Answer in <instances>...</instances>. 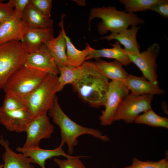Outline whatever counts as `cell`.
<instances>
[{
    "label": "cell",
    "instance_id": "6da1fadb",
    "mask_svg": "<svg viewBox=\"0 0 168 168\" xmlns=\"http://www.w3.org/2000/svg\"><path fill=\"white\" fill-rule=\"evenodd\" d=\"M49 115L53 122L59 128L61 142L68 145L69 155L72 154L74 147L78 144L77 138L85 134L92 135L104 142H109L110 138L99 130L83 126L71 119L63 112L56 96L52 108L49 110Z\"/></svg>",
    "mask_w": 168,
    "mask_h": 168
},
{
    "label": "cell",
    "instance_id": "7a4b0ae2",
    "mask_svg": "<svg viewBox=\"0 0 168 168\" xmlns=\"http://www.w3.org/2000/svg\"><path fill=\"white\" fill-rule=\"evenodd\" d=\"M109 79L93 66L71 85L80 97L90 106H104L108 90Z\"/></svg>",
    "mask_w": 168,
    "mask_h": 168
},
{
    "label": "cell",
    "instance_id": "3957f363",
    "mask_svg": "<svg viewBox=\"0 0 168 168\" xmlns=\"http://www.w3.org/2000/svg\"><path fill=\"white\" fill-rule=\"evenodd\" d=\"M95 18L101 21L98 24L99 33L104 35L109 31L115 34L128 28L130 26H138L144 22V20L133 13L118 10L114 7H94L90 11L88 21Z\"/></svg>",
    "mask_w": 168,
    "mask_h": 168
},
{
    "label": "cell",
    "instance_id": "277c9868",
    "mask_svg": "<svg viewBox=\"0 0 168 168\" xmlns=\"http://www.w3.org/2000/svg\"><path fill=\"white\" fill-rule=\"evenodd\" d=\"M58 84V77L49 74L36 88L22 98L33 119L47 114L52 108Z\"/></svg>",
    "mask_w": 168,
    "mask_h": 168
},
{
    "label": "cell",
    "instance_id": "5b68a950",
    "mask_svg": "<svg viewBox=\"0 0 168 168\" xmlns=\"http://www.w3.org/2000/svg\"><path fill=\"white\" fill-rule=\"evenodd\" d=\"M28 54L22 41H12L0 45V89L14 72L25 65Z\"/></svg>",
    "mask_w": 168,
    "mask_h": 168
},
{
    "label": "cell",
    "instance_id": "8992f818",
    "mask_svg": "<svg viewBox=\"0 0 168 168\" xmlns=\"http://www.w3.org/2000/svg\"><path fill=\"white\" fill-rule=\"evenodd\" d=\"M48 75L24 66L9 77L2 89L5 94H12L22 99L36 88Z\"/></svg>",
    "mask_w": 168,
    "mask_h": 168
},
{
    "label": "cell",
    "instance_id": "52a82bcc",
    "mask_svg": "<svg viewBox=\"0 0 168 168\" xmlns=\"http://www.w3.org/2000/svg\"><path fill=\"white\" fill-rule=\"evenodd\" d=\"M153 96L151 94L137 96L129 93L117 109L114 122L122 120L127 124L134 123L141 113L152 109Z\"/></svg>",
    "mask_w": 168,
    "mask_h": 168
},
{
    "label": "cell",
    "instance_id": "ba28073f",
    "mask_svg": "<svg viewBox=\"0 0 168 168\" xmlns=\"http://www.w3.org/2000/svg\"><path fill=\"white\" fill-rule=\"evenodd\" d=\"M129 91L124 81L114 80L109 82L105 109L99 117L101 125L106 126L112 124L117 109Z\"/></svg>",
    "mask_w": 168,
    "mask_h": 168
},
{
    "label": "cell",
    "instance_id": "9c48e42d",
    "mask_svg": "<svg viewBox=\"0 0 168 168\" xmlns=\"http://www.w3.org/2000/svg\"><path fill=\"white\" fill-rule=\"evenodd\" d=\"M160 51L159 45L156 43L153 44L141 53H134L125 50L131 62L139 68L142 76L155 85H158L156 61Z\"/></svg>",
    "mask_w": 168,
    "mask_h": 168
},
{
    "label": "cell",
    "instance_id": "30bf717a",
    "mask_svg": "<svg viewBox=\"0 0 168 168\" xmlns=\"http://www.w3.org/2000/svg\"><path fill=\"white\" fill-rule=\"evenodd\" d=\"M54 129V127L47 114L33 119L25 131L26 138L23 147L39 146L40 140L51 137Z\"/></svg>",
    "mask_w": 168,
    "mask_h": 168
},
{
    "label": "cell",
    "instance_id": "8fae6325",
    "mask_svg": "<svg viewBox=\"0 0 168 168\" xmlns=\"http://www.w3.org/2000/svg\"><path fill=\"white\" fill-rule=\"evenodd\" d=\"M25 66L48 74H59L54 58L44 44L37 51L28 54Z\"/></svg>",
    "mask_w": 168,
    "mask_h": 168
},
{
    "label": "cell",
    "instance_id": "7c38bea8",
    "mask_svg": "<svg viewBox=\"0 0 168 168\" xmlns=\"http://www.w3.org/2000/svg\"><path fill=\"white\" fill-rule=\"evenodd\" d=\"M33 118L26 109L7 110L0 107V123L11 132H25Z\"/></svg>",
    "mask_w": 168,
    "mask_h": 168
},
{
    "label": "cell",
    "instance_id": "4fadbf2b",
    "mask_svg": "<svg viewBox=\"0 0 168 168\" xmlns=\"http://www.w3.org/2000/svg\"><path fill=\"white\" fill-rule=\"evenodd\" d=\"M64 144L61 142L60 145L53 149H45L39 146L24 147H18L16 150L25 156L29 157L32 163H35L40 166L41 168H46L45 162L47 160L54 157L62 156L66 158H72L75 157L67 154L63 149Z\"/></svg>",
    "mask_w": 168,
    "mask_h": 168
},
{
    "label": "cell",
    "instance_id": "5bb4252c",
    "mask_svg": "<svg viewBox=\"0 0 168 168\" xmlns=\"http://www.w3.org/2000/svg\"><path fill=\"white\" fill-rule=\"evenodd\" d=\"M28 28L14 12L12 17L0 24V45L12 41H22Z\"/></svg>",
    "mask_w": 168,
    "mask_h": 168
},
{
    "label": "cell",
    "instance_id": "9a60e30c",
    "mask_svg": "<svg viewBox=\"0 0 168 168\" xmlns=\"http://www.w3.org/2000/svg\"><path fill=\"white\" fill-rule=\"evenodd\" d=\"M64 14L61 16L59 25L61 28L59 34L44 44L53 57L58 67L68 66L66 53V42L64 35L63 19Z\"/></svg>",
    "mask_w": 168,
    "mask_h": 168
},
{
    "label": "cell",
    "instance_id": "2e32d148",
    "mask_svg": "<svg viewBox=\"0 0 168 168\" xmlns=\"http://www.w3.org/2000/svg\"><path fill=\"white\" fill-rule=\"evenodd\" d=\"M131 93L139 96L146 94L162 95L164 91L158 85H155L143 76L138 77L129 74L124 81Z\"/></svg>",
    "mask_w": 168,
    "mask_h": 168
},
{
    "label": "cell",
    "instance_id": "e0dca14e",
    "mask_svg": "<svg viewBox=\"0 0 168 168\" xmlns=\"http://www.w3.org/2000/svg\"><path fill=\"white\" fill-rule=\"evenodd\" d=\"M54 37L53 28L43 29L28 28L22 42L25 44L28 54L37 51L42 45Z\"/></svg>",
    "mask_w": 168,
    "mask_h": 168
},
{
    "label": "cell",
    "instance_id": "ac0fdd59",
    "mask_svg": "<svg viewBox=\"0 0 168 168\" xmlns=\"http://www.w3.org/2000/svg\"><path fill=\"white\" fill-rule=\"evenodd\" d=\"M140 27L138 26H132L130 29L127 28L115 34H110L96 41L106 40L108 41L116 40L124 47L125 51L134 53H139V45L137 40V35Z\"/></svg>",
    "mask_w": 168,
    "mask_h": 168
},
{
    "label": "cell",
    "instance_id": "d6986e66",
    "mask_svg": "<svg viewBox=\"0 0 168 168\" xmlns=\"http://www.w3.org/2000/svg\"><path fill=\"white\" fill-rule=\"evenodd\" d=\"M93 65L94 62L86 61L78 66L58 67L60 75L58 77V92L62 90L66 85L72 84L76 82Z\"/></svg>",
    "mask_w": 168,
    "mask_h": 168
},
{
    "label": "cell",
    "instance_id": "ffe728a7",
    "mask_svg": "<svg viewBox=\"0 0 168 168\" xmlns=\"http://www.w3.org/2000/svg\"><path fill=\"white\" fill-rule=\"evenodd\" d=\"M0 144L5 150L2 156L3 168H34L31 159L21 153L13 151L9 147V142L4 140L2 136L0 138Z\"/></svg>",
    "mask_w": 168,
    "mask_h": 168
},
{
    "label": "cell",
    "instance_id": "44dd1931",
    "mask_svg": "<svg viewBox=\"0 0 168 168\" xmlns=\"http://www.w3.org/2000/svg\"><path fill=\"white\" fill-rule=\"evenodd\" d=\"M111 44L112 47L110 48L97 49L92 48L90 53L86 58L85 61L93 58H106L117 60L124 66L129 65L131 63V61L119 42L117 41L114 44Z\"/></svg>",
    "mask_w": 168,
    "mask_h": 168
},
{
    "label": "cell",
    "instance_id": "7402d4cb",
    "mask_svg": "<svg viewBox=\"0 0 168 168\" xmlns=\"http://www.w3.org/2000/svg\"><path fill=\"white\" fill-rule=\"evenodd\" d=\"M22 19L30 29L53 28V21L37 10L30 2L23 14Z\"/></svg>",
    "mask_w": 168,
    "mask_h": 168
},
{
    "label": "cell",
    "instance_id": "603a6c76",
    "mask_svg": "<svg viewBox=\"0 0 168 168\" xmlns=\"http://www.w3.org/2000/svg\"><path fill=\"white\" fill-rule=\"evenodd\" d=\"M94 63L97 70L108 79L124 81L128 75L122 64L117 60L108 62L97 58Z\"/></svg>",
    "mask_w": 168,
    "mask_h": 168
},
{
    "label": "cell",
    "instance_id": "cb8c5ba5",
    "mask_svg": "<svg viewBox=\"0 0 168 168\" xmlns=\"http://www.w3.org/2000/svg\"><path fill=\"white\" fill-rule=\"evenodd\" d=\"M63 34L66 42V54L68 66L76 67L80 66L85 61V59L90 53L92 48L89 44L86 43L84 49L79 50L72 42L70 38L66 35L64 29Z\"/></svg>",
    "mask_w": 168,
    "mask_h": 168
},
{
    "label": "cell",
    "instance_id": "d4e9b609",
    "mask_svg": "<svg viewBox=\"0 0 168 168\" xmlns=\"http://www.w3.org/2000/svg\"><path fill=\"white\" fill-rule=\"evenodd\" d=\"M134 123L168 128V118L158 115L152 109L139 115L135 119Z\"/></svg>",
    "mask_w": 168,
    "mask_h": 168
},
{
    "label": "cell",
    "instance_id": "484cf974",
    "mask_svg": "<svg viewBox=\"0 0 168 168\" xmlns=\"http://www.w3.org/2000/svg\"><path fill=\"white\" fill-rule=\"evenodd\" d=\"M162 0H120L119 2L124 6V12L134 13V12H145L150 10L154 5Z\"/></svg>",
    "mask_w": 168,
    "mask_h": 168
},
{
    "label": "cell",
    "instance_id": "4316f807",
    "mask_svg": "<svg viewBox=\"0 0 168 168\" xmlns=\"http://www.w3.org/2000/svg\"><path fill=\"white\" fill-rule=\"evenodd\" d=\"M124 168H168V161L164 158L157 161H142L134 157L132 164Z\"/></svg>",
    "mask_w": 168,
    "mask_h": 168
},
{
    "label": "cell",
    "instance_id": "83f0119b",
    "mask_svg": "<svg viewBox=\"0 0 168 168\" xmlns=\"http://www.w3.org/2000/svg\"><path fill=\"white\" fill-rule=\"evenodd\" d=\"M3 109L7 110H15L26 109L21 99L14 95L6 93L2 105Z\"/></svg>",
    "mask_w": 168,
    "mask_h": 168
},
{
    "label": "cell",
    "instance_id": "f1b7e54d",
    "mask_svg": "<svg viewBox=\"0 0 168 168\" xmlns=\"http://www.w3.org/2000/svg\"><path fill=\"white\" fill-rule=\"evenodd\" d=\"M85 156H76L72 158L61 160L55 158L54 161L59 166V168H86L83 162L79 159Z\"/></svg>",
    "mask_w": 168,
    "mask_h": 168
},
{
    "label": "cell",
    "instance_id": "f546056e",
    "mask_svg": "<svg viewBox=\"0 0 168 168\" xmlns=\"http://www.w3.org/2000/svg\"><path fill=\"white\" fill-rule=\"evenodd\" d=\"M34 7L44 16L51 18L52 5L51 0H30Z\"/></svg>",
    "mask_w": 168,
    "mask_h": 168
},
{
    "label": "cell",
    "instance_id": "4dcf8cb0",
    "mask_svg": "<svg viewBox=\"0 0 168 168\" xmlns=\"http://www.w3.org/2000/svg\"><path fill=\"white\" fill-rule=\"evenodd\" d=\"M0 0V24L12 17L14 13V0H10L6 3Z\"/></svg>",
    "mask_w": 168,
    "mask_h": 168
},
{
    "label": "cell",
    "instance_id": "1f68e13d",
    "mask_svg": "<svg viewBox=\"0 0 168 168\" xmlns=\"http://www.w3.org/2000/svg\"><path fill=\"white\" fill-rule=\"evenodd\" d=\"M150 10L156 12L164 18H168V0H162L160 2L152 7Z\"/></svg>",
    "mask_w": 168,
    "mask_h": 168
},
{
    "label": "cell",
    "instance_id": "d6a6232c",
    "mask_svg": "<svg viewBox=\"0 0 168 168\" xmlns=\"http://www.w3.org/2000/svg\"><path fill=\"white\" fill-rule=\"evenodd\" d=\"M15 13L22 18L23 12L30 0H14Z\"/></svg>",
    "mask_w": 168,
    "mask_h": 168
},
{
    "label": "cell",
    "instance_id": "836d02e7",
    "mask_svg": "<svg viewBox=\"0 0 168 168\" xmlns=\"http://www.w3.org/2000/svg\"><path fill=\"white\" fill-rule=\"evenodd\" d=\"M3 164L0 165V168H3Z\"/></svg>",
    "mask_w": 168,
    "mask_h": 168
}]
</instances>
